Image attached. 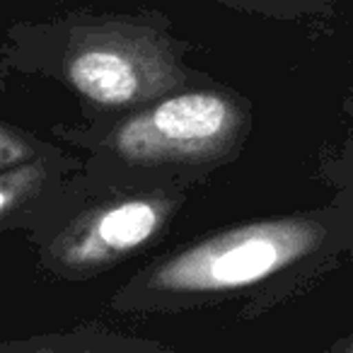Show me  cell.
I'll return each mask as SVG.
<instances>
[{"instance_id": "1", "label": "cell", "mask_w": 353, "mask_h": 353, "mask_svg": "<svg viewBox=\"0 0 353 353\" xmlns=\"http://www.w3.org/2000/svg\"><path fill=\"white\" fill-rule=\"evenodd\" d=\"M0 51L10 73L65 85L88 121L128 114L192 85L182 46L157 27L128 17L73 12L12 22Z\"/></svg>"}, {"instance_id": "2", "label": "cell", "mask_w": 353, "mask_h": 353, "mask_svg": "<svg viewBox=\"0 0 353 353\" xmlns=\"http://www.w3.org/2000/svg\"><path fill=\"white\" fill-rule=\"evenodd\" d=\"M250 109L225 90L187 88L141 109L85 126H56L59 143L85 152L75 184L136 192L199 176L240 150Z\"/></svg>"}, {"instance_id": "3", "label": "cell", "mask_w": 353, "mask_h": 353, "mask_svg": "<svg viewBox=\"0 0 353 353\" xmlns=\"http://www.w3.org/2000/svg\"><path fill=\"white\" fill-rule=\"evenodd\" d=\"M343 252L334 213H298L213 232L138 271L114 293L126 314L170 312L232 298L293 274H310L319 259Z\"/></svg>"}, {"instance_id": "4", "label": "cell", "mask_w": 353, "mask_h": 353, "mask_svg": "<svg viewBox=\"0 0 353 353\" xmlns=\"http://www.w3.org/2000/svg\"><path fill=\"white\" fill-rule=\"evenodd\" d=\"M182 201L179 182L136 192H88L73 176L49 216L25 240L46 276L85 281L160 240Z\"/></svg>"}, {"instance_id": "5", "label": "cell", "mask_w": 353, "mask_h": 353, "mask_svg": "<svg viewBox=\"0 0 353 353\" xmlns=\"http://www.w3.org/2000/svg\"><path fill=\"white\" fill-rule=\"evenodd\" d=\"M80 167L83 157L61 148L54 155L0 172V247L12 232L27 235L39 225Z\"/></svg>"}, {"instance_id": "6", "label": "cell", "mask_w": 353, "mask_h": 353, "mask_svg": "<svg viewBox=\"0 0 353 353\" xmlns=\"http://www.w3.org/2000/svg\"><path fill=\"white\" fill-rule=\"evenodd\" d=\"M0 353H172L167 346L145 339L123 336L97 327L46 332L25 339L0 341Z\"/></svg>"}, {"instance_id": "7", "label": "cell", "mask_w": 353, "mask_h": 353, "mask_svg": "<svg viewBox=\"0 0 353 353\" xmlns=\"http://www.w3.org/2000/svg\"><path fill=\"white\" fill-rule=\"evenodd\" d=\"M61 148L63 145L59 141H51V138H44L34 131H27V128L6 121L0 117V172L25 165L30 160L54 155Z\"/></svg>"}, {"instance_id": "8", "label": "cell", "mask_w": 353, "mask_h": 353, "mask_svg": "<svg viewBox=\"0 0 353 353\" xmlns=\"http://www.w3.org/2000/svg\"><path fill=\"white\" fill-rule=\"evenodd\" d=\"M329 211L336 218L343 250H353V150L343 155V172L339 179V196Z\"/></svg>"}, {"instance_id": "9", "label": "cell", "mask_w": 353, "mask_h": 353, "mask_svg": "<svg viewBox=\"0 0 353 353\" xmlns=\"http://www.w3.org/2000/svg\"><path fill=\"white\" fill-rule=\"evenodd\" d=\"M247 3H256L264 8H298V10H317L327 0H247Z\"/></svg>"}, {"instance_id": "10", "label": "cell", "mask_w": 353, "mask_h": 353, "mask_svg": "<svg viewBox=\"0 0 353 353\" xmlns=\"http://www.w3.org/2000/svg\"><path fill=\"white\" fill-rule=\"evenodd\" d=\"M329 353H353V336L343 339V341H341V343H336V346H334Z\"/></svg>"}, {"instance_id": "11", "label": "cell", "mask_w": 353, "mask_h": 353, "mask_svg": "<svg viewBox=\"0 0 353 353\" xmlns=\"http://www.w3.org/2000/svg\"><path fill=\"white\" fill-rule=\"evenodd\" d=\"M8 75H10V70H8V65H6V56H3V51H0V88L6 85Z\"/></svg>"}]
</instances>
